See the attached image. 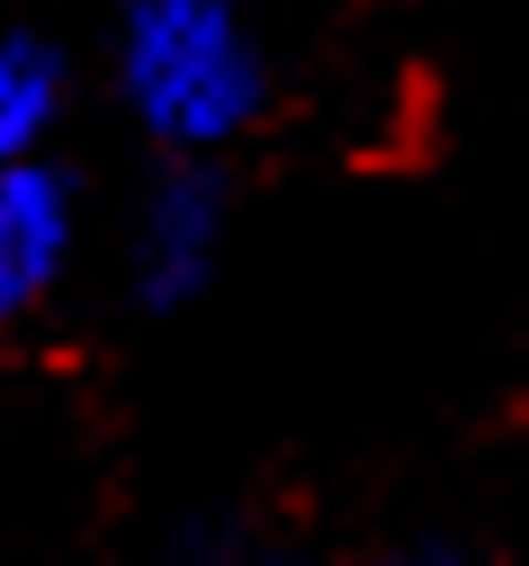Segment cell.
<instances>
[{"label":"cell","mask_w":529,"mask_h":566,"mask_svg":"<svg viewBox=\"0 0 529 566\" xmlns=\"http://www.w3.org/2000/svg\"><path fill=\"white\" fill-rule=\"evenodd\" d=\"M117 82L171 154H224L269 99V54L243 0H126Z\"/></svg>","instance_id":"6da1fadb"},{"label":"cell","mask_w":529,"mask_h":566,"mask_svg":"<svg viewBox=\"0 0 529 566\" xmlns=\"http://www.w3.org/2000/svg\"><path fill=\"white\" fill-rule=\"evenodd\" d=\"M215 252H224V189H215V171L180 163L135 217V306H154V315L198 306L215 279Z\"/></svg>","instance_id":"7a4b0ae2"},{"label":"cell","mask_w":529,"mask_h":566,"mask_svg":"<svg viewBox=\"0 0 529 566\" xmlns=\"http://www.w3.org/2000/svg\"><path fill=\"white\" fill-rule=\"evenodd\" d=\"M63 261H72V180L45 171L36 154L0 163V324L36 315Z\"/></svg>","instance_id":"3957f363"},{"label":"cell","mask_w":529,"mask_h":566,"mask_svg":"<svg viewBox=\"0 0 529 566\" xmlns=\"http://www.w3.org/2000/svg\"><path fill=\"white\" fill-rule=\"evenodd\" d=\"M63 117V54L45 36H0V163L36 154Z\"/></svg>","instance_id":"277c9868"}]
</instances>
